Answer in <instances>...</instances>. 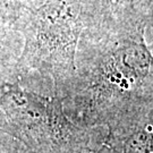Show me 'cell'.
Wrapping results in <instances>:
<instances>
[{"label":"cell","mask_w":153,"mask_h":153,"mask_svg":"<svg viewBox=\"0 0 153 153\" xmlns=\"http://www.w3.org/2000/svg\"><path fill=\"white\" fill-rule=\"evenodd\" d=\"M90 30L92 42L68 94L84 123L105 125L153 94V55L144 28L97 21Z\"/></svg>","instance_id":"1"},{"label":"cell","mask_w":153,"mask_h":153,"mask_svg":"<svg viewBox=\"0 0 153 153\" xmlns=\"http://www.w3.org/2000/svg\"><path fill=\"white\" fill-rule=\"evenodd\" d=\"M100 13L101 5L88 0H47L31 17L24 57L56 91L68 93L71 88L83 33Z\"/></svg>","instance_id":"2"},{"label":"cell","mask_w":153,"mask_h":153,"mask_svg":"<svg viewBox=\"0 0 153 153\" xmlns=\"http://www.w3.org/2000/svg\"><path fill=\"white\" fill-rule=\"evenodd\" d=\"M104 126L108 153H153V94L128 105Z\"/></svg>","instance_id":"3"},{"label":"cell","mask_w":153,"mask_h":153,"mask_svg":"<svg viewBox=\"0 0 153 153\" xmlns=\"http://www.w3.org/2000/svg\"><path fill=\"white\" fill-rule=\"evenodd\" d=\"M153 13V0H101L99 21L145 28Z\"/></svg>","instance_id":"4"},{"label":"cell","mask_w":153,"mask_h":153,"mask_svg":"<svg viewBox=\"0 0 153 153\" xmlns=\"http://www.w3.org/2000/svg\"><path fill=\"white\" fill-rule=\"evenodd\" d=\"M144 38H145V42L148 44L149 49L153 55V13L149 18L145 28H144Z\"/></svg>","instance_id":"5"}]
</instances>
